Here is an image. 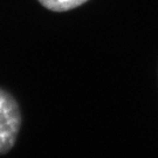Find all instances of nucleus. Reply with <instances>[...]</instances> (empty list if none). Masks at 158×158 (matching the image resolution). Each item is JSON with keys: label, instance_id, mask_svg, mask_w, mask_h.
<instances>
[{"label": "nucleus", "instance_id": "f257e3e1", "mask_svg": "<svg viewBox=\"0 0 158 158\" xmlns=\"http://www.w3.org/2000/svg\"><path fill=\"white\" fill-rule=\"evenodd\" d=\"M21 111L18 101L0 88V156L15 145L21 128Z\"/></svg>", "mask_w": 158, "mask_h": 158}, {"label": "nucleus", "instance_id": "f03ea898", "mask_svg": "<svg viewBox=\"0 0 158 158\" xmlns=\"http://www.w3.org/2000/svg\"><path fill=\"white\" fill-rule=\"evenodd\" d=\"M45 8L53 12H66L83 5L88 0H38Z\"/></svg>", "mask_w": 158, "mask_h": 158}]
</instances>
